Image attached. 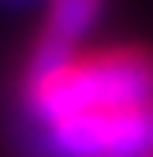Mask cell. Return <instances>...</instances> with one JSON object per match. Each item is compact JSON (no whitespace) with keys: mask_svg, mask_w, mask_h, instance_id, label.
Returning <instances> with one entry per match:
<instances>
[{"mask_svg":"<svg viewBox=\"0 0 153 157\" xmlns=\"http://www.w3.org/2000/svg\"><path fill=\"white\" fill-rule=\"evenodd\" d=\"M105 11V0H49L45 19L30 45L26 75H45L71 64L82 49V37L97 26V19Z\"/></svg>","mask_w":153,"mask_h":157,"instance_id":"3","label":"cell"},{"mask_svg":"<svg viewBox=\"0 0 153 157\" xmlns=\"http://www.w3.org/2000/svg\"><path fill=\"white\" fill-rule=\"evenodd\" d=\"M142 157H153V146H149V150H146V153H142Z\"/></svg>","mask_w":153,"mask_h":157,"instance_id":"4","label":"cell"},{"mask_svg":"<svg viewBox=\"0 0 153 157\" xmlns=\"http://www.w3.org/2000/svg\"><path fill=\"white\" fill-rule=\"evenodd\" d=\"M23 105L37 127L101 109L153 105V52L142 45L82 49L56 71L23 75Z\"/></svg>","mask_w":153,"mask_h":157,"instance_id":"1","label":"cell"},{"mask_svg":"<svg viewBox=\"0 0 153 157\" xmlns=\"http://www.w3.org/2000/svg\"><path fill=\"white\" fill-rule=\"evenodd\" d=\"M49 157H142L153 146V105L101 109L41 127Z\"/></svg>","mask_w":153,"mask_h":157,"instance_id":"2","label":"cell"}]
</instances>
